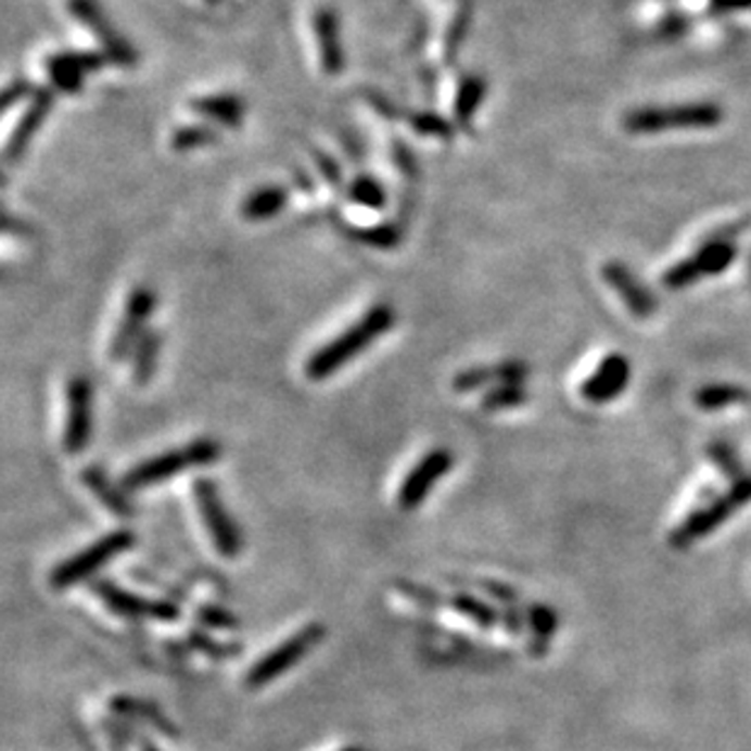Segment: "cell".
I'll return each instance as SVG.
<instances>
[{"label":"cell","mask_w":751,"mask_h":751,"mask_svg":"<svg viewBox=\"0 0 751 751\" xmlns=\"http://www.w3.org/2000/svg\"><path fill=\"white\" fill-rule=\"evenodd\" d=\"M207 3H221V0H207Z\"/></svg>","instance_id":"cell-49"},{"label":"cell","mask_w":751,"mask_h":751,"mask_svg":"<svg viewBox=\"0 0 751 751\" xmlns=\"http://www.w3.org/2000/svg\"><path fill=\"white\" fill-rule=\"evenodd\" d=\"M156 292L149 285H137L129 292L127 304H125V317H122L119 327L110 343V358L115 362L127 360L131 353H135L137 343L147 333V321L151 314L156 309Z\"/></svg>","instance_id":"cell-9"},{"label":"cell","mask_w":751,"mask_h":751,"mask_svg":"<svg viewBox=\"0 0 751 751\" xmlns=\"http://www.w3.org/2000/svg\"><path fill=\"white\" fill-rule=\"evenodd\" d=\"M47 74L52 80V88L59 93H80L84 90V74H78L74 66H68L61 54H52L47 59Z\"/></svg>","instance_id":"cell-30"},{"label":"cell","mask_w":751,"mask_h":751,"mask_svg":"<svg viewBox=\"0 0 751 751\" xmlns=\"http://www.w3.org/2000/svg\"><path fill=\"white\" fill-rule=\"evenodd\" d=\"M188 642L195 647L198 652L207 654V657H215V659H227L231 654L241 652L239 645H221V642H217V639H209L205 633H200V631H192L188 635Z\"/></svg>","instance_id":"cell-37"},{"label":"cell","mask_w":751,"mask_h":751,"mask_svg":"<svg viewBox=\"0 0 751 751\" xmlns=\"http://www.w3.org/2000/svg\"><path fill=\"white\" fill-rule=\"evenodd\" d=\"M80 476H84V484L88 486V489L105 504V509H110L115 515H122V519H129V515L135 513V509H131L129 501L125 499V494H122V489H117V484H113V480L105 474V470H100V467L93 464V467H86Z\"/></svg>","instance_id":"cell-21"},{"label":"cell","mask_w":751,"mask_h":751,"mask_svg":"<svg viewBox=\"0 0 751 751\" xmlns=\"http://www.w3.org/2000/svg\"><path fill=\"white\" fill-rule=\"evenodd\" d=\"M198 621L207 627H215V631H239L241 621L231 611L221 606L205 603L198 608Z\"/></svg>","instance_id":"cell-35"},{"label":"cell","mask_w":751,"mask_h":751,"mask_svg":"<svg viewBox=\"0 0 751 751\" xmlns=\"http://www.w3.org/2000/svg\"><path fill=\"white\" fill-rule=\"evenodd\" d=\"M5 231L8 233H23V237H27V227L23 225V221H15V217L13 215H8L5 217Z\"/></svg>","instance_id":"cell-46"},{"label":"cell","mask_w":751,"mask_h":751,"mask_svg":"<svg viewBox=\"0 0 751 751\" xmlns=\"http://www.w3.org/2000/svg\"><path fill=\"white\" fill-rule=\"evenodd\" d=\"M693 399L698 404V409L720 411V409H727V406H733V404L747 402L749 394H747V390L737 387V384H708V387L696 392Z\"/></svg>","instance_id":"cell-27"},{"label":"cell","mask_w":751,"mask_h":751,"mask_svg":"<svg viewBox=\"0 0 751 751\" xmlns=\"http://www.w3.org/2000/svg\"><path fill=\"white\" fill-rule=\"evenodd\" d=\"M603 278L611 282V288L621 294L623 302L631 307V311L639 319L652 317L657 309V302L649 290L639 282L631 270H627L623 263H608L603 268Z\"/></svg>","instance_id":"cell-18"},{"label":"cell","mask_w":751,"mask_h":751,"mask_svg":"<svg viewBox=\"0 0 751 751\" xmlns=\"http://www.w3.org/2000/svg\"><path fill=\"white\" fill-rule=\"evenodd\" d=\"M93 594L103 601L110 611L119 618H129V621H158V623H176L180 618V606L174 601H166V598H158V601H151V598L137 596L127 591L107 578H98V582L90 584Z\"/></svg>","instance_id":"cell-8"},{"label":"cell","mask_w":751,"mask_h":751,"mask_svg":"<svg viewBox=\"0 0 751 751\" xmlns=\"http://www.w3.org/2000/svg\"><path fill=\"white\" fill-rule=\"evenodd\" d=\"M445 603H448L455 613L470 618V621L480 627H494L501 621V615L494 606H489L472 594H455L450 598H445Z\"/></svg>","instance_id":"cell-24"},{"label":"cell","mask_w":751,"mask_h":751,"mask_svg":"<svg viewBox=\"0 0 751 751\" xmlns=\"http://www.w3.org/2000/svg\"><path fill=\"white\" fill-rule=\"evenodd\" d=\"M161 343H164V336H161L158 331H147L137 343L135 353H131L135 355V362H131V378H135V382L141 384V387L154 378L158 355H161Z\"/></svg>","instance_id":"cell-23"},{"label":"cell","mask_w":751,"mask_h":751,"mask_svg":"<svg viewBox=\"0 0 751 751\" xmlns=\"http://www.w3.org/2000/svg\"><path fill=\"white\" fill-rule=\"evenodd\" d=\"M470 20H472V3L470 0H464L453 17L448 35H445V61H448V64H453L455 56H458L460 52V47L467 37V29H470Z\"/></svg>","instance_id":"cell-33"},{"label":"cell","mask_w":751,"mask_h":751,"mask_svg":"<svg viewBox=\"0 0 751 751\" xmlns=\"http://www.w3.org/2000/svg\"><path fill=\"white\" fill-rule=\"evenodd\" d=\"M323 635H327V627L321 623H309L304 625L302 631L294 633L292 637H288L285 642L278 645L276 649H270L268 654H263L256 664L249 669L246 674V686L253 688H263L276 682L285 672H290L292 666H297L304 657H307L314 647H317Z\"/></svg>","instance_id":"cell-4"},{"label":"cell","mask_w":751,"mask_h":751,"mask_svg":"<svg viewBox=\"0 0 751 751\" xmlns=\"http://www.w3.org/2000/svg\"><path fill=\"white\" fill-rule=\"evenodd\" d=\"M482 588L494 598V601H501L504 608L519 606V594H515L511 586H506L501 582H482Z\"/></svg>","instance_id":"cell-43"},{"label":"cell","mask_w":751,"mask_h":751,"mask_svg":"<svg viewBox=\"0 0 751 751\" xmlns=\"http://www.w3.org/2000/svg\"><path fill=\"white\" fill-rule=\"evenodd\" d=\"M61 59L66 61L68 66H74L78 74H90V71H98L107 64V56L103 52H61Z\"/></svg>","instance_id":"cell-38"},{"label":"cell","mask_w":751,"mask_h":751,"mask_svg":"<svg viewBox=\"0 0 751 751\" xmlns=\"http://www.w3.org/2000/svg\"><path fill=\"white\" fill-rule=\"evenodd\" d=\"M190 110L200 117L217 122L225 127H241L243 115H246V103L239 96L219 93V96H205L190 100Z\"/></svg>","instance_id":"cell-19"},{"label":"cell","mask_w":751,"mask_h":751,"mask_svg":"<svg viewBox=\"0 0 751 751\" xmlns=\"http://www.w3.org/2000/svg\"><path fill=\"white\" fill-rule=\"evenodd\" d=\"M708 455L713 458V462L723 470L729 480H742V462H739L737 458V453L733 445H727V443H710V448H708Z\"/></svg>","instance_id":"cell-36"},{"label":"cell","mask_w":751,"mask_h":751,"mask_svg":"<svg viewBox=\"0 0 751 751\" xmlns=\"http://www.w3.org/2000/svg\"><path fill=\"white\" fill-rule=\"evenodd\" d=\"M394 586H397L404 596H409L411 601L421 603V606H431V608H435V606H441L438 601H445V598H441L438 594L431 591V588L416 586V584H411V582H404V578H399V582H394Z\"/></svg>","instance_id":"cell-39"},{"label":"cell","mask_w":751,"mask_h":751,"mask_svg":"<svg viewBox=\"0 0 751 751\" xmlns=\"http://www.w3.org/2000/svg\"><path fill=\"white\" fill-rule=\"evenodd\" d=\"M37 93V90L33 88V84L25 78H17L10 84L5 90H3V103H0V107H3V113H8L10 107H13L15 103H20V100H25V98H33Z\"/></svg>","instance_id":"cell-41"},{"label":"cell","mask_w":751,"mask_h":751,"mask_svg":"<svg viewBox=\"0 0 751 751\" xmlns=\"http://www.w3.org/2000/svg\"><path fill=\"white\" fill-rule=\"evenodd\" d=\"M733 258H735V249L729 246V243L715 241L703 251H698L696 256L678 263V266L669 270L664 276V285L678 290V288L691 285V282L705 276H717V272H723L729 263H733Z\"/></svg>","instance_id":"cell-13"},{"label":"cell","mask_w":751,"mask_h":751,"mask_svg":"<svg viewBox=\"0 0 751 751\" xmlns=\"http://www.w3.org/2000/svg\"><path fill=\"white\" fill-rule=\"evenodd\" d=\"M139 751H158L154 744L149 742V739H141V744H139Z\"/></svg>","instance_id":"cell-47"},{"label":"cell","mask_w":751,"mask_h":751,"mask_svg":"<svg viewBox=\"0 0 751 751\" xmlns=\"http://www.w3.org/2000/svg\"><path fill=\"white\" fill-rule=\"evenodd\" d=\"M290 192L285 186H263L253 190L251 195L241 202V217L246 221H266L278 217L285 209Z\"/></svg>","instance_id":"cell-20"},{"label":"cell","mask_w":751,"mask_h":751,"mask_svg":"<svg viewBox=\"0 0 751 751\" xmlns=\"http://www.w3.org/2000/svg\"><path fill=\"white\" fill-rule=\"evenodd\" d=\"M453 453L448 448H433L413 464V470L404 476L399 486V509L416 511L425 501V496L433 492L435 482L453 470Z\"/></svg>","instance_id":"cell-12"},{"label":"cell","mask_w":751,"mask_h":751,"mask_svg":"<svg viewBox=\"0 0 751 751\" xmlns=\"http://www.w3.org/2000/svg\"><path fill=\"white\" fill-rule=\"evenodd\" d=\"M527 402V392L521 387V384H501V387H494L492 392H486V397L482 399V409L484 411H506V409H515V406H521Z\"/></svg>","instance_id":"cell-34"},{"label":"cell","mask_w":751,"mask_h":751,"mask_svg":"<svg viewBox=\"0 0 751 751\" xmlns=\"http://www.w3.org/2000/svg\"><path fill=\"white\" fill-rule=\"evenodd\" d=\"M52 107H54V88H42L29 98L25 115L20 117V122L15 125L13 137L8 139L5 164H17V161L25 156V151L29 149V144H33L35 135H39V129H42L49 113H52Z\"/></svg>","instance_id":"cell-14"},{"label":"cell","mask_w":751,"mask_h":751,"mask_svg":"<svg viewBox=\"0 0 751 751\" xmlns=\"http://www.w3.org/2000/svg\"><path fill=\"white\" fill-rule=\"evenodd\" d=\"M219 141V135L215 127L209 125H186L178 127L170 137V149L176 151H192L202 147H212Z\"/></svg>","instance_id":"cell-31"},{"label":"cell","mask_w":751,"mask_h":751,"mask_svg":"<svg viewBox=\"0 0 751 751\" xmlns=\"http://www.w3.org/2000/svg\"><path fill=\"white\" fill-rule=\"evenodd\" d=\"M192 494H195L200 515L202 521H205V527L212 537V543H215L217 547V552L221 557H227V560L239 557L243 547L241 531L237 521L229 515L225 501H221L217 482L209 480V476H200V480L192 482Z\"/></svg>","instance_id":"cell-6"},{"label":"cell","mask_w":751,"mask_h":751,"mask_svg":"<svg viewBox=\"0 0 751 751\" xmlns=\"http://www.w3.org/2000/svg\"><path fill=\"white\" fill-rule=\"evenodd\" d=\"M527 625H531L533 631V654H545L547 645H550V637L557 631V613L552 611L550 606H540L533 603L527 608Z\"/></svg>","instance_id":"cell-26"},{"label":"cell","mask_w":751,"mask_h":751,"mask_svg":"<svg viewBox=\"0 0 751 751\" xmlns=\"http://www.w3.org/2000/svg\"><path fill=\"white\" fill-rule=\"evenodd\" d=\"M68 10L78 23H84L90 33L96 35V39L103 47V54L113 61L117 66H135L139 56L131 44L122 37L117 29L110 25L107 15L103 13L96 0H68Z\"/></svg>","instance_id":"cell-11"},{"label":"cell","mask_w":751,"mask_h":751,"mask_svg":"<svg viewBox=\"0 0 751 751\" xmlns=\"http://www.w3.org/2000/svg\"><path fill=\"white\" fill-rule=\"evenodd\" d=\"M394 319H397V314H394L392 304H374L351 329H346L341 336L329 341L327 346H321L311 355L307 365H304L307 380L321 382L331 378V374H336L343 365L358 358L370 343L378 341L382 333H387L394 327Z\"/></svg>","instance_id":"cell-1"},{"label":"cell","mask_w":751,"mask_h":751,"mask_svg":"<svg viewBox=\"0 0 751 751\" xmlns=\"http://www.w3.org/2000/svg\"><path fill=\"white\" fill-rule=\"evenodd\" d=\"M527 378V365L521 360H506L499 365H480V368H467L460 374H455L453 390L455 392H476L484 390L486 384L499 382V384H523Z\"/></svg>","instance_id":"cell-17"},{"label":"cell","mask_w":751,"mask_h":751,"mask_svg":"<svg viewBox=\"0 0 751 751\" xmlns=\"http://www.w3.org/2000/svg\"><path fill=\"white\" fill-rule=\"evenodd\" d=\"M135 543L137 540H135V533L131 531L107 533L105 537H100L98 543L86 547V550L71 555L68 560L56 564L52 576H49L52 588H56V591H64V588H71L80 582H86L90 574L103 570L110 560H115V557H119L122 552L131 550Z\"/></svg>","instance_id":"cell-3"},{"label":"cell","mask_w":751,"mask_h":751,"mask_svg":"<svg viewBox=\"0 0 751 751\" xmlns=\"http://www.w3.org/2000/svg\"><path fill=\"white\" fill-rule=\"evenodd\" d=\"M110 708H113L115 713H119V715H127V717H139V720H144V723L158 727L161 733L168 735V737H176V735H178V729H176L174 725H170L168 720H164V715H161L154 705L141 703V700H137V698H129V696H117V698H113V703H110Z\"/></svg>","instance_id":"cell-25"},{"label":"cell","mask_w":751,"mask_h":751,"mask_svg":"<svg viewBox=\"0 0 751 751\" xmlns=\"http://www.w3.org/2000/svg\"><path fill=\"white\" fill-rule=\"evenodd\" d=\"M314 35H317L321 68L327 76H339L346 66V54L341 44V23L333 8H319L314 13Z\"/></svg>","instance_id":"cell-16"},{"label":"cell","mask_w":751,"mask_h":751,"mask_svg":"<svg viewBox=\"0 0 751 751\" xmlns=\"http://www.w3.org/2000/svg\"><path fill=\"white\" fill-rule=\"evenodd\" d=\"M343 231H346V237L355 239L358 243H365V246H374L384 251H390L402 243V227L390 225V221L387 225H374V227H343Z\"/></svg>","instance_id":"cell-28"},{"label":"cell","mask_w":751,"mask_h":751,"mask_svg":"<svg viewBox=\"0 0 751 751\" xmlns=\"http://www.w3.org/2000/svg\"><path fill=\"white\" fill-rule=\"evenodd\" d=\"M348 200L355 205L368 207V209H382L387 205V192H384L382 182L372 176H358L348 186Z\"/></svg>","instance_id":"cell-29"},{"label":"cell","mask_w":751,"mask_h":751,"mask_svg":"<svg viewBox=\"0 0 751 751\" xmlns=\"http://www.w3.org/2000/svg\"><path fill=\"white\" fill-rule=\"evenodd\" d=\"M311 154H314V161H317L321 176L327 178L333 188H339L341 182H343V174H341L339 161L333 158L331 154H327V151H321V149H314Z\"/></svg>","instance_id":"cell-40"},{"label":"cell","mask_w":751,"mask_h":751,"mask_svg":"<svg viewBox=\"0 0 751 751\" xmlns=\"http://www.w3.org/2000/svg\"><path fill=\"white\" fill-rule=\"evenodd\" d=\"M713 8L715 10H744V8H751V0H713Z\"/></svg>","instance_id":"cell-45"},{"label":"cell","mask_w":751,"mask_h":751,"mask_svg":"<svg viewBox=\"0 0 751 751\" xmlns=\"http://www.w3.org/2000/svg\"><path fill=\"white\" fill-rule=\"evenodd\" d=\"M486 96V80L480 74H470L462 78V84L458 88V96H455L453 105V119L455 125L467 129L472 125V117L476 113V107L482 105V100Z\"/></svg>","instance_id":"cell-22"},{"label":"cell","mask_w":751,"mask_h":751,"mask_svg":"<svg viewBox=\"0 0 751 751\" xmlns=\"http://www.w3.org/2000/svg\"><path fill=\"white\" fill-rule=\"evenodd\" d=\"M749 501H751V474H744L742 480H737L733 484V489H729L723 499H717L710 506H705V509L696 511L691 519L678 525L672 533V547H676V550H686V547H691L698 537H705L713 533L715 527L723 525L729 515L742 509V506Z\"/></svg>","instance_id":"cell-7"},{"label":"cell","mask_w":751,"mask_h":751,"mask_svg":"<svg viewBox=\"0 0 751 751\" xmlns=\"http://www.w3.org/2000/svg\"><path fill=\"white\" fill-rule=\"evenodd\" d=\"M723 122V110L713 103H688L669 107H642L633 110L625 117V129L635 135H652V131L676 127H715Z\"/></svg>","instance_id":"cell-5"},{"label":"cell","mask_w":751,"mask_h":751,"mask_svg":"<svg viewBox=\"0 0 751 751\" xmlns=\"http://www.w3.org/2000/svg\"><path fill=\"white\" fill-rule=\"evenodd\" d=\"M411 129L421 137H435V139H450L453 137V122L445 119L438 113H431V110H419V113L406 115Z\"/></svg>","instance_id":"cell-32"},{"label":"cell","mask_w":751,"mask_h":751,"mask_svg":"<svg viewBox=\"0 0 751 751\" xmlns=\"http://www.w3.org/2000/svg\"><path fill=\"white\" fill-rule=\"evenodd\" d=\"M66 429L64 450L80 455L88 448L90 431H93V384L86 374H76L66 384Z\"/></svg>","instance_id":"cell-10"},{"label":"cell","mask_w":751,"mask_h":751,"mask_svg":"<svg viewBox=\"0 0 751 751\" xmlns=\"http://www.w3.org/2000/svg\"><path fill=\"white\" fill-rule=\"evenodd\" d=\"M368 103L378 110V113L384 117V119H399V107L392 103V100L387 96H382L378 93V90H370L368 93Z\"/></svg>","instance_id":"cell-44"},{"label":"cell","mask_w":751,"mask_h":751,"mask_svg":"<svg viewBox=\"0 0 751 751\" xmlns=\"http://www.w3.org/2000/svg\"><path fill=\"white\" fill-rule=\"evenodd\" d=\"M627 380H631V362H627L625 355H608L591 378L584 382L582 394L584 399L594 404L611 402L625 392Z\"/></svg>","instance_id":"cell-15"},{"label":"cell","mask_w":751,"mask_h":751,"mask_svg":"<svg viewBox=\"0 0 751 751\" xmlns=\"http://www.w3.org/2000/svg\"><path fill=\"white\" fill-rule=\"evenodd\" d=\"M343 751H362V749H358V747H351V749H343Z\"/></svg>","instance_id":"cell-48"},{"label":"cell","mask_w":751,"mask_h":751,"mask_svg":"<svg viewBox=\"0 0 751 751\" xmlns=\"http://www.w3.org/2000/svg\"><path fill=\"white\" fill-rule=\"evenodd\" d=\"M221 458V443L215 438H198L188 443L186 448L180 450H168L161 453L156 458H149L122 476V489L127 492H139L147 489V486H154L170 476L182 474L192 467H207L215 464Z\"/></svg>","instance_id":"cell-2"},{"label":"cell","mask_w":751,"mask_h":751,"mask_svg":"<svg viewBox=\"0 0 751 751\" xmlns=\"http://www.w3.org/2000/svg\"><path fill=\"white\" fill-rule=\"evenodd\" d=\"M394 164H397V168L406 178H411V180L419 178V161L413 158L411 149L402 144V141H394Z\"/></svg>","instance_id":"cell-42"}]
</instances>
